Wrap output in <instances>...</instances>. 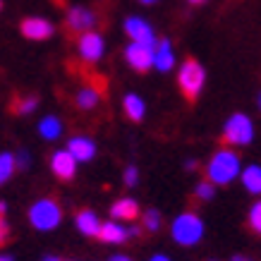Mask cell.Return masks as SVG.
I'll use <instances>...</instances> for the list:
<instances>
[{"label": "cell", "mask_w": 261, "mask_h": 261, "mask_svg": "<svg viewBox=\"0 0 261 261\" xmlns=\"http://www.w3.org/2000/svg\"><path fill=\"white\" fill-rule=\"evenodd\" d=\"M240 173V156L230 149H221L214 153V159L208 161L206 168V177L214 185H228L235 180V175Z\"/></svg>", "instance_id": "6da1fadb"}, {"label": "cell", "mask_w": 261, "mask_h": 261, "mask_svg": "<svg viewBox=\"0 0 261 261\" xmlns=\"http://www.w3.org/2000/svg\"><path fill=\"white\" fill-rule=\"evenodd\" d=\"M204 67L194 60V58H187L180 67V74H177V87H180L182 96H185V101L187 103H194L201 94V89H204Z\"/></svg>", "instance_id": "7a4b0ae2"}, {"label": "cell", "mask_w": 261, "mask_h": 261, "mask_svg": "<svg viewBox=\"0 0 261 261\" xmlns=\"http://www.w3.org/2000/svg\"><path fill=\"white\" fill-rule=\"evenodd\" d=\"M29 221L36 230H53L60 225L63 221V208L58 204V199L48 197V199H41L36 204L32 206L29 211Z\"/></svg>", "instance_id": "3957f363"}, {"label": "cell", "mask_w": 261, "mask_h": 261, "mask_svg": "<svg viewBox=\"0 0 261 261\" xmlns=\"http://www.w3.org/2000/svg\"><path fill=\"white\" fill-rule=\"evenodd\" d=\"M252 137H254L252 120L247 118V115H242V113H235V115L225 122L221 142L225 144V146H245V144L252 142Z\"/></svg>", "instance_id": "277c9868"}, {"label": "cell", "mask_w": 261, "mask_h": 261, "mask_svg": "<svg viewBox=\"0 0 261 261\" xmlns=\"http://www.w3.org/2000/svg\"><path fill=\"white\" fill-rule=\"evenodd\" d=\"M201 235H204V223L199 221V216L182 214L180 218H175V223H173L175 242L190 247V245H197L199 240H201Z\"/></svg>", "instance_id": "5b68a950"}, {"label": "cell", "mask_w": 261, "mask_h": 261, "mask_svg": "<svg viewBox=\"0 0 261 261\" xmlns=\"http://www.w3.org/2000/svg\"><path fill=\"white\" fill-rule=\"evenodd\" d=\"M94 24H96V15L87 8H72L67 12V19H65V32L70 39H80L82 34L94 32Z\"/></svg>", "instance_id": "8992f818"}, {"label": "cell", "mask_w": 261, "mask_h": 261, "mask_svg": "<svg viewBox=\"0 0 261 261\" xmlns=\"http://www.w3.org/2000/svg\"><path fill=\"white\" fill-rule=\"evenodd\" d=\"M50 170L60 182H70L77 173V159L72 156V151H58L50 159Z\"/></svg>", "instance_id": "52a82bcc"}, {"label": "cell", "mask_w": 261, "mask_h": 261, "mask_svg": "<svg viewBox=\"0 0 261 261\" xmlns=\"http://www.w3.org/2000/svg\"><path fill=\"white\" fill-rule=\"evenodd\" d=\"M153 48L156 46H146V43H132V46H127V50H125L127 63L132 65L137 72H146L153 65Z\"/></svg>", "instance_id": "ba28073f"}, {"label": "cell", "mask_w": 261, "mask_h": 261, "mask_svg": "<svg viewBox=\"0 0 261 261\" xmlns=\"http://www.w3.org/2000/svg\"><path fill=\"white\" fill-rule=\"evenodd\" d=\"M77 50L87 63H96L103 56V39L96 32H87L77 39Z\"/></svg>", "instance_id": "9c48e42d"}, {"label": "cell", "mask_w": 261, "mask_h": 261, "mask_svg": "<svg viewBox=\"0 0 261 261\" xmlns=\"http://www.w3.org/2000/svg\"><path fill=\"white\" fill-rule=\"evenodd\" d=\"M19 32L32 41H46L48 36H53V24L41 19V17H27L19 24Z\"/></svg>", "instance_id": "30bf717a"}, {"label": "cell", "mask_w": 261, "mask_h": 261, "mask_svg": "<svg viewBox=\"0 0 261 261\" xmlns=\"http://www.w3.org/2000/svg\"><path fill=\"white\" fill-rule=\"evenodd\" d=\"M125 32L129 34V39L135 41V43H146V46H156V43H159V41H156V36H153V29H151L144 19H139V17L127 19V22H125Z\"/></svg>", "instance_id": "8fae6325"}, {"label": "cell", "mask_w": 261, "mask_h": 261, "mask_svg": "<svg viewBox=\"0 0 261 261\" xmlns=\"http://www.w3.org/2000/svg\"><path fill=\"white\" fill-rule=\"evenodd\" d=\"M175 58H173V46H170V41L168 39H161L153 48V67L161 72H168L173 67Z\"/></svg>", "instance_id": "7c38bea8"}, {"label": "cell", "mask_w": 261, "mask_h": 261, "mask_svg": "<svg viewBox=\"0 0 261 261\" xmlns=\"http://www.w3.org/2000/svg\"><path fill=\"white\" fill-rule=\"evenodd\" d=\"M111 216L118 221H135V218H139V204L135 199H118L111 206Z\"/></svg>", "instance_id": "4fadbf2b"}, {"label": "cell", "mask_w": 261, "mask_h": 261, "mask_svg": "<svg viewBox=\"0 0 261 261\" xmlns=\"http://www.w3.org/2000/svg\"><path fill=\"white\" fill-rule=\"evenodd\" d=\"M67 151H72V156L77 161H91L96 153V146H94V142H89L84 137H74L67 144Z\"/></svg>", "instance_id": "5bb4252c"}, {"label": "cell", "mask_w": 261, "mask_h": 261, "mask_svg": "<svg viewBox=\"0 0 261 261\" xmlns=\"http://www.w3.org/2000/svg\"><path fill=\"white\" fill-rule=\"evenodd\" d=\"M96 238L101 240V242L120 245V242H125L127 240V230L120 228L118 223H101V230H98V235H96Z\"/></svg>", "instance_id": "9a60e30c"}, {"label": "cell", "mask_w": 261, "mask_h": 261, "mask_svg": "<svg viewBox=\"0 0 261 261\" xmlns=\"http://www.w3.org/2000/svg\"><path fill=\"white\" fill-rule=\"evenodd\" d=\"M74 221H77V228H80L84 235H89V238H96V235H98V230H101V223H98L96 214L87 211V208L74 216Z\"/></svg>", "instance_id": "2e32d148"}, {"label": "cell", "mask_w": 261, "mask_h": 261, "mask_svg": "<svg viewBox=\"0 0 261 261\" xmlns=\"http://www.w3.org/2000/svg\"><path fill=\"white\" fill-rule=\"evenodd\" d=\"M36 106H39V96L17 94L15 98L10 101V113H12V115H27V113H32Z\"/></svg>", "instance_id": "e0dca14e"}, {"label": "cell", "mask_w": 261, "mask_h": 261, "mask_svg": "<svg viewBox=\"0 0 261 261\" xmlns=\"http://www.w3.org/2000/svg\"><path fill=\"white\" fill-rule=\"evenodd\" d=\"M122 108H125V115L132 120V122H142V118H144V101L139 98V96L129 94L125 98V103H122Z\"/></svg>", "instance_id": "ac0fdd59"}, {"label": "cell", "mask_w": 261, "mask_h": 261, "mask_svg": "<svg viewBox=\"0 0 261 261\" xmlns=\"http://www.w3.org/2000/svg\"><path fill=\"white\" fill-rule=\"evenodd\" d=\"M242 182H245V187L252 194H261V168L259 166H249L242 173Z\"/></svg>", "instance_id": "d6986e66"}, {"label": "cell", "mask_w": 261, "mask_h": 261, "mask_svg": "<svg viewBox=\"0 0 261 261\" xmlns=\"http://www.w3.org/2000/svg\"><path fill=\"white\" fill-rule=\"evenodd\" d=\"M39 132L43 139H56L58 135H60V120L58 118H43L41 120V125H39Z\"/></svg>", "instance_id": "ffe728a7"}, {"label": "cell", "mask_w": 261, "mask_h": 261, "mask_svg": "<svg viewBox=\"0 0 261 261\" xmlns=\"http://www.w3.org/2000/svg\"><path fill=\"white\" fill-rule=\"evenodd\" d=\"M98 96H101V91H96L94 87L84 89V91H80V96H77V106L84 108V111H89V108H94L96 103H98Z\"/></svg>", "instance_id": "44dd1931"}, {"label": "cell", "mask_w": 261, "mask_h": 261, "mask_svg": "<svg viewBox=\"0 0 261 261\" xmlns=\"http://www.w3.org/2000/svg\"><path fill=\"white\" fill-rule=\"evenodd\" d=\"M17 170V161L12 153H0V185Z\"/></svg>", "instance_id": "7402d4cb"}, {"label": "cell", "mask_w": 261, "mask_h": 261, "mask_svg": "<svg viewBox=\"0 0 261 261\" xmlns=\"http://www.w3.org/2000/svg\"><path fill=\"white\" fill-rule=\"evenodd\" d=\"M214 194H216V185L211 180H201L197 185V190H194V197H197L199 201H208Z\"/></svg>", "instance_id": "603a6c76"}, {"label": "cell", "mask_w": 261, "mask_h": 261, "mask_svg": "<svg viewBox=\"0 0 261 261\" xmlns=\"http://www.w3.org/2000/svg\"><path fill=\"white\" fill-rule=\"evenodd\" d=\"M247 225L252 230L254 235H261V201L252 206V211H249V218H247Z\"/></svg>", "instance_id": "cb8c5ba5"}, {"label": "cell", "mask_w": 261, "mask_h": 261, "mask_svg": "<svg viewBox=\"0 0 261 261\" xmlns=\"http://www.w3.org/2000/svg\"><path fill=\"white\" fill-rule=\"evenodd\" d=\"M159 225H161V214L159 211H153V208H151V211L144 214V228L146 230H159Z\"/></svg>", "instance_id": "d4e9b609"}, {"label": "cell", "mask_w": 261, "mask_h": 261, "mask_svg": "<svg viewBox=\"0 0 261 261\" xmlns=\"http://www.w3.org/2000/svg\"><path fill=\"white\" fill-rule=\"evenodd\" d=\"M125 185H127V187H135V185H137V168L129 166L125 170Z\"/></svg>", "instance_id": "484cf974"}, {"label": "cell", "mask_w": 261, "mask_h": 261, "mask_svg": "<svg viewBox=\"0 0 261 261\" xmlns=\"http://www.w3.org/2000/svg\"><path fill=\"white\" fill-rule=\"evenodd\" d=\"M17 166H27V153H19V159H17Z\"/></svg>", "instance_id": "4316f807"}, {"label": "cell", "mask_w": 261, "mask_h": 261, "mask_svg": "<svg viewBox=\"0 0 261 261\" xmlns=\"http://www.w3.org/2000/svg\"><path fill=\"white\" fill-rule=\"evenodd\" d=\"M111 261H132V259H129V256H122V254H118V256H113Z\"/></svg>", "instance_id": "83f0119b"}, {"label": "cell", "mask_w": 261, "mask_h": 261, "mask_svg": "<svg viewBox=\"0 0 261 261\" xmlns=\"http://www.w3.org/2000/svg\"><path fill=\"white\" fill-rule=\"evenodd\" d=\"M230 261H252V259H247V256H242V254H238V256H232Z\"/></svg>", "instance_id": "f1b7e54d"}, {"label": "cell", "mask_w": 261, "mask_h": 261, "mask_svg": "<svg viewBox=\"0 0 261 261\" xmlns=\"http://www.w3.org/2000/svg\"><path fill=\"white\" fill-rule=\"evenodd\" d=\"M151 261H170V259H168V256H163V254H159V256H153Z\"/></svg>", "instance_id": "f546056e"}, {"label": "cell", "mask_w": 261, "mask_h": 261, "mask_svg": "<svg viewBox=\"0 0 261 261\" xmlns=\"http://www.w3.org/2000/svg\"><path fill=\"white\" fill-rule=\"evenodd\" d=\"M192 5H201V3H204V0H190Z\"/></svg>", "instance_id": "4dcf8cb0"}, {"label": "cell", "mask_w": 261, "mask_h": 261, "mask_svg": "<svg viewBox=\"0 0 261 261\" xmlns=\"http://www.w3.org/2000/svg\"><path fill=\"white\" fill-rule=\"evenodd\" d=\"M43 261H60V259H56V256H46Z\"/></svg>", "instance_id": "1f68e13d"}, {"label": "cell", "mask_w": 261, "mask_h": 261, "mask_svg": "<svg viewBox=\"0 0 261 261\" xmlns=\"http://www.w3.org/2000/svg\"><path fill=\"white\" fill-rule=\"evenodd\" d=\"M0 261H12V259L10 256H0Z\"/></svg>", "instance_id": "d6a6232c"}, {"label": "cell", "mask_w": 261, "mask_h": 261, "mask_svg": "<svg viewBox=\"0 0 261 261\" xmlns=\"http://www.w3.org/2000/svg\"><path fill=\"white\" fill-rule=\"evenodd\" d=\"M142 3H156V0H142Z\"/></svg>", "instance_id": "836d02e7"}, {"label": "cell", "mask_w": 261, "mask_h": 261, "mask_svg": "<svg viewBox=\"0 0 261 261\" xmlns=\"http://www.w3.org/2000/svg\"><path fill=\"white\" fill-rule=\"evenodd\" d=\"M259 108H261V96H259Z\"/></svg>", "instance_id": "e575fe53"}, {"label": "cell", "mask_w": 261, "mask_h": 261, "mask_svg": "<svg viewBox=\"0 0 261 261\" xmlns=\"http://www.w3.org/2000/svg\"><path fill=\"white\" fill-rule=\"evenodd\" d=\"M0 8H3V0H0Z\"/></svg>", "instance_id": "d590c367"}]
</instances>
